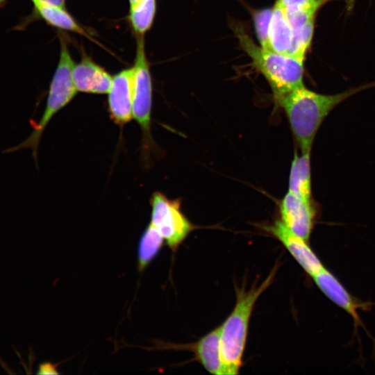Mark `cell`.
I'll list each match as a JSON object with an SVG mask.
<instances>
[{"mask_svg":"<svg viewBox=\"0 0 375 375\" xmlns=\"http://www.w3.org/2000/svg\"><path fill=\"white\" fill-rule=\"evenodd\" d=\"M373 84L324 94L302 85L292 90L278 103L284 110L293 136L301 153L310 152L315 135L328 115L340 103Z\"/></svg>","mask_w":375,"mask_h":375,"instance_id":"1","label":"cell"},{"mask_svg":"<svg viewBox=\"0 0 375 375\" xmlns=\"http://www.w3.org/2000/svg\"><path fill=\"white\" fill-rule=\"evenodd\" d=\"M275 270L258 285L236 290V303L231 315L220 326V347L226 375H235L242 363L249 324L254 305L261 294L271 285Z\"/></svg>","mask_w":375,"mask_h":375,"instance_id":"2","label":"cell"},{"mask_svg":"<svg viewBox=\"0 0 375 375\" xmlns=\"http://www.w3.org/2000/svg\"><path fill=\"white\" fill-rule=\"evenodd\" d=\"M235 32L252 65L268 82L277 103L292 90L303 85L304 58L263 49L237 26Z\"/></svg>","mask_w":375,"mask_h":375,"instance_id":"3","label":"cell"},{"mask_svg":"<svg viewBox=\"0 0 375 375\" xmlns=\"http://www.w3.org/2000/svg\"><path fill=\"white\" fill-rule=\"evenodd\" d=\"M60 44L59 60L49 85L42 117L37 123H31L33 131L25 140L3 151V153H6L30 149L37 167L38 149L46 126L53 117L72 100L77 92L72 80L74 62L64 38L60 37Z\"/></svg>","mask_w":375,"mask_h":375,"instance_id":"4","label":"cell"},{"mask_svg":"<svg viewBox=\"0 0 375 375\" xmlns=\"http://www.w3.org/2000/svg\"><path fill=\"white\" fill-rule=\"evenodd\" d=\"M133 117L142 130L144 152L153 148L151 134L153 84L144 46V37L136 36V55L133 66Z\"/></svg>","mask_w":375,"mask_h":375,"instance_id":"5","label":"cell"},{"mask_svg":"<svg viewBox=\"0 0 375 375\" xmlns=\"http://www.w3.org/2000/svg\"><path fill=\"white\" fill-rule=\"evenodd\" d=\"M151 222L173 251L178 248L194 228L181 211V199H169L160 192H154L150 199Z\"/></svg>","mask_w":375,"mask_h":375,"instance_id":"6","label":"cell"},{"mask_svg":"<svg viewBox=\"0 0 375 375\" xmlns=\"http://www.w3.org/2000/svg\"><path fill=\"white\" fill-rule=\"evenodd\" d=\"M313 201H307L288 192L279 203L281 221L294 234L309 240L315 225Z\"/></svg>","mask_w":375,"mask_h":375,"instance_id":"7","label":"cell"},{"mask_svg":"<svg viewBox=\"0 0 375 375\" xmlns=\"http://www.w3.org/2000/svg\"><path fill=\"white\" fill-rule=\"evenodd\" d=\"M155 344L151 349H190L208 372L216 375H226L221 354L220 326L192 344H174L162 341H155Z\"/></svg>","mask_w":375,"mask_h":375,"instance_id":"8","label":"cell"},{"mask_svg":"<svg viewBox=\"0 0 375 375\" xmlns=\"http://www.w3.org/2000/svg\"><path fill=\"white\" fill-rule=\"evenodd\" d=\"M133 68L124 69L114 76L108 92V108L111 119L123 126L133 118Z\"/></svg>","mask_w":375,"mask_h":375,"instance_id":"9","label":"cell"},{"mask_svg":"<svg viewBox=\"0 0 375 375\" xmlns=\"http://www.w3.org/2000/svg\"><path fill=\"white\" fill-rule=\"evenodd\" d=\"M267 231L283 244L311 277L324 268L321 260L308 245V241L294 234L281 220L269 226Z\"/></svg>","mask_w":375,"mask_h":375,"instance_id":"10","label":"cell"},{"mask_svg":"<svg viewBox=\"0 0 375 375\" xmlns=\"http://www.w3.org/2000/svg\"><path fill=\"white\" fill-rule=\"evenodd\" d=\"M312 278L316 285L327 298L351 316L353 319L354 332H357L359 326L366 330L358 310L368 308L367 303L356 301L339 280L325 267L312 276Z\"/></svg>","mask_w":375,"mask_h":375,"instance_id":"11","label":"cell"},{"mask_svg":"<svg viewBox=\"0 0 375 375\" xmlns=\"http://www.w3.org/2000/svg\"><path fill=\"white\" fill-rule=\"evenodd\" d=\"M72 80L77 92L90 94H108L112 76L90 57L83 54L81 60L74 65Z\"/></svg>","mask_w":375,"mask_h":375,"instance_id":"12","label":"cell"},{"mask_svg":"<svg viewBox=\"0 0 375 375\" xmlns=\"http://www.w3.org/2000/svg\"><path fill=\"white\" fill-rule=\"evenodd\" d=\"M294 44V35L284 7L278 0L272 8L269 28V49L291 55Z\"/></svg>","mask_w":375,"mask_h":375,"instance_id":"13","label":"cell"},{"mask_svg":"<svg viewBox=\"0 0 375 375\" xmlns=\"http://www.w3.org/2000/svg\"><path fill=\"white\" fill-rule=\"evenodd\" d=\"M35 14L47 24L63 31H71L96 42L92 35L65 9L32 0Z\"/></svg>","mask_w":375,"mask_h":375,"instance_id":"14","label":"cell"},{"mask_svg":"<svg viewBox=\"0 0 375 375\" xmlns=\"http://www.w3.org/2000/svg\"><path fill=\"white\" fill-rule=\"evenodd\" d=\"M288 192L307 201H313L311 190L310 152L294 154L290 176Z\"/></svg>","mask_w":375,"mask_h":375,"instance_id":"15","label":"cell"},{"mask_svg":"<svg viewBox=\"0 0 375 375\" xmlns=\"http://www.w3.org/2000/svg\"><path fill=\"white\" fill-rule=\"evenodd\" d=\"M164 242L162 236L150 222L142 233L138 247V269L140 273L156 258Z\"/></svg>","mask_w":375,"mask_h":375,"instance_id":"16","label":"cell"},{"mask_svg":"<svg viewBox=\"0 0 375 375\" xmlns=\"http://www.w3.org/2000/svg\"><path fill=\"white\" fill-rule=\"evenodd\" d=\"M156 12V0H143L130 6L128 20L135 36H144L151 28Z\"/></svg>","mask_w":375,"mask_h":375,"instance_id":"17","label":"cell"},{"mask_svg":"<svg viewBox=\"0 0 375 375\" xmlns=\"http://www.w3.org/2000/svg\"><path fill=\"white\" fill-rule=\"evenodd\" d=\"M271 15L272 8H269L256 10L253 15L254 28L259 46L265 49H269V28Z\"/></svg>","mask_w":375,"mask_h":375,"instance_id":"18","label":"cell"},{"mask_svg":"<svg viewBox=\"0 0 375 375\" xmlns=\"http://www.w3.org/2000/svg\"><path fill=\"white\" fill-rule=\"evenodd\" d=\"M288 14L312 12L318 10L328 0H278Z\"/></svg>","mask_w":375,"mask_h":375,"instance_id":"19","label":"cell"},{"mask_svg":"<svg viewBox=\"0 0 375 375\" xmlns=\"http://www.w3.org/2000/svg\"><path fill=\"white\" fill-rule=\"evenodd\" d=\"M58 363L53 364L50 362H44L39 365L37 374H59L56 367Z\"/></svg>","mask_w":375,"mask_h":375,"instance_id":"20","label":"cell"},{"mask_svg":"<svg viewBox=\"0 0 375 375\" xmlns=\"http://www.w3.org/2000/svg\"><path fill=\"white\" fill-rule=\"evenodd\" d=\"M32 1V0H31ZM42 3L65 8V0H36Z\"/></svg>","mask_w":375,"mask_h":375,"instance_id":"21","label":"cell"},{"mask_svg":"<svg viewBox=\"0 0 375 375\" xmlns=\"http://www.w3.org/2000/svg\"><path fill=\"white\" fill-rule=\"evenodd\" d=\"M345 1L349 8H351L356 0H343Z\"/></svg>","mask_w":375,"mask_h":375,"instance_id":"22","label":"cell"},{"mask_svg":"<svg viewBox=\"0 0 375 375\" xmlns=\"http://www.w3.org/2000/svg\"><path fill=\"white\" fill-rule=\"evenodd\" d=\"M143 0H128L129 1V5L130 6H133V5H135L140 1H142Z\"/></svg>","mask_w":375,"mask_h":375,"instance_id":"23","label":"cell"},{"mask_svg":"<svg viewBox=\"0 0 375 375\" xmlns=\"http://www.w3.org/2000/svg\"><path fill=\"white\" fill-rule=\"evenodd\" d=\"M3 2H5V0H0L1 3H3Z\"/></svg>","mask_w":375,"mask_h":375,"instance_id":"24","label":"cell"}]
</instances>
